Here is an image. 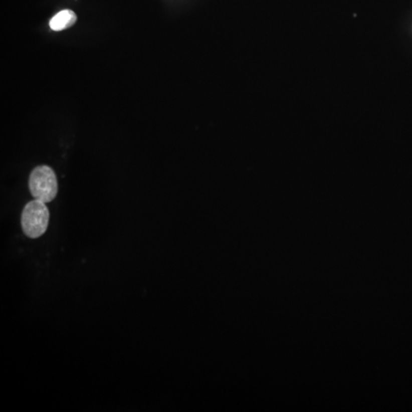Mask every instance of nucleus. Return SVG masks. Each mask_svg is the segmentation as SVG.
Listing matches in <instances>:
<instances>
[{
	"label": "nucleus",
	"instance_id": "nucleus-1",
	"mask_svg": "<svg viewBox=\"0 0 412 412\" xmlns=\"http://www.w3.org/2000/svg\"><path fill=\"white\" fill-rule=\"evenodd\" d=\"M29 190L34 198L44 202H51L58 192V178L52 168L40 165L34 168L29 179Z\"/></svg>",
	"mask_w": 412,
	"mask_h": 412
},
{
	"label": "nucleus",
	"instance_id": "nucleus-2",
	"mask_svg": "<svg viewBox=\"0 0 412 412\" xmlns=\"http://www.w3.org/2000/svg\"><path fill=\"white\" fill-rule=\"evenodd\" d=\"M50 213L46 203L35 199L28 202L23 209L21 225L23 232L30 238H38L46 232Z\"/></svg>",
	"mask_w": 412,
	"mask_h": 412
},
{
	"label": "nucleus",
	"instance_id": "nucleus-3",
	"mask_svg": "<svg viewBox=\"0 0 412 412\" xmlns=\"http://www.w3.org/2000/svg\"><path fill=\"white\" fill-rule=\"evenodd\" d=\"M77 20V15L72 10H62L51 19L49 23L50 27L53 31L59 32L74 26Z\"/></svg>",
	"mask_w": 412,
	"mask_h": 412
}]
</instances>
